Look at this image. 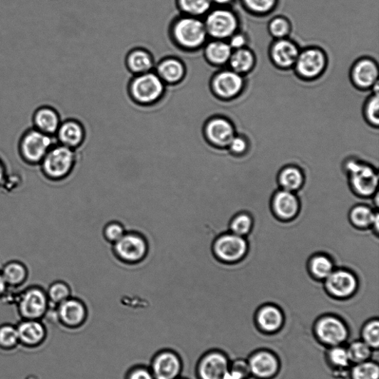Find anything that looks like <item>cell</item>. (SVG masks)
<instances>
[{
  "instance_id": "7a4b0ae2",
  "label": "cell",
  "mask_w": 379,
  "mask_h": 379,
  "mask_svg": "<svg viewBox=\"0 0 379 379\" xmlns=\"http://www.w3.org/2000/svg\"><path fill=\"white\" fill-rule=\"evenodd\" d=\"M77 163L76 150L58 144L51 147L41 165L47 178L61 181L72 175Z\"/></svg>"
},
{
  "instance_id": "60d3db41",
  "label": "cell",
  "mask_w": 379,
  "mask_h": 379,
  "mask_svg": "<svg viewBox=\"0 0 379 379\" xmlns=\"http://www.w3.org/2000/svg\"><path fill=\"white\" fill-rule=\"evenodd\" d=\"M363 341L373 350L379 346V322L377 318L372 319L365 325L362 331Z\"/></svg>"
},
{
  "instance_id": "6da1fadb",
  "label": "cell",
  "mask_w": 379,
  "mask_h": 379,
  "mask_svg": "<svg viewBox=\"0 0 379 379\" xmlns=\"http://www.w3.org/2000/svg\"><path fill=\"white\" fill-rule=\"evenodd\" d=\"M349 186L357 197L368 199L378 192V172L372 164L348 158L343 165Z\"/></svg>"
},
{
  "instance_id": "8992f818",
  "label": "cell",
  "mask_w": 379,
  "mask_h": 379,
  "mask_svg": "<svg viewBox=\"0 0 379 379\" xmlns=\"http://www.w3.org/2000/svg\"><path fill=\"white\" fill-rule=\"evenodd\" d=\"M173 33L178 45L186 49H196L202 46L207 36L204 24L194 16L181 18L175 25Z\"/></svg>"
},
{
  "instance_id": "f1b7e54d",
  "label": "cell",
  "mask_w": 379,
  "mask_h": 379,
  "mask_svg": "<svg viewBox=\"0 0 379 379\" xmlns=\"http://www.w3.org/2000/svg\"><path fill=\"white\" fill-rule=\"evenodd\" d=\"M16 330L19 340L28 346L40 343L45 336V329L43 325L32 319L22 322Z\"/></svg>"
},
{
  "instance_id": "277c9868",
  "label": "cell",
  "mask_w": 379,
  "mask_h": 379,
  "mask_svg": "<svg viewBox=\"0 0 379 379\" xmlns=\"http://www.w3.org/2000/svg\"><path fill=\"white\" fill-rule=\"evenodd\" d=\"M112 250L120 261L135 264L147 257L149 245L147 238L142 233L127 231L119 241L112 244Z\"/></svg>"
},
{
  "instance_id": "d6a6232c",
  "label": "cell",
  "mask_w": 379,
  "mask_h": 379,
  "mask_svg": "<svg viewBox=\"0 0 379 379\" xmlns=\"http://www.w3.org/2000/svg\"><path fill=\"white\" fill-rule=\"evenodd\" d=\"M254 219L249 212H241L235 214L229 222V232L236 235L247 237L252 232Z\"/></svg>"
},
{
  "instance_id": "4316f807",
  "label": "cell",
  "mask_w": 379,
  "mask_h": 379,
  "mask_svg": "<svg viewBox=\"0 0 379 379\" xmlns=\"http://www.w3.org/2000/svg\"><path fill=\"white\" fill-rule=\"evenodd\" d=\"M334 258L326 253L313 255L308 263V269L316 280L324 281L336 269Z\"/></svg>"
},
{
  "instance_id": "836d02e7",
  "label": "cell",
  "mask_w": 379,
  "mask_h": 379,
  "mask_svg": "<svg viewBox=\"0 0 379 379\" xmlns=\"http://www.w3.org/2000/svg\"><path fill=\"white\" fill-rule=\"evenodd\" d=\"M232 71L243 74L250 71L255 63V58L253 53L245 48H241L233 51L230 61Z\"/></svg>"
},
{
  "instance_id": "db71d44e",
  "label": "cell",
  "mask_w": 379,
  "mask_h": 379,
  "mask_svg": "<svg viewBox=\"0 0 379 379\" xmlns=\"http://www.w3.org/2000/svg\"><path fill=\"white\" fill-rule=\"evenodd\" d=\"M177 379H187V378H182L181 376L180 378H178Z\"/></svg>"
},
{
  "instance_id": "d4e9b609",
  "label": "cell",
  "mask_w": 379,
  "mask_h": 379,
  "mask_svg": "<svg viewBox=\"0 0 379 379\" xmlns=\"http://www.w3.org/2000/svg\"><path fill=\"white\" fill-rule=\"evenodd\" d=\"M378 68L372 61L363 60L358 62L352 71V79L357 87L368 88L378 83Z\"/></svg>"
},
{
  "instance_id": "83f0119b",
  "label": "cell",
  "mask_w": 379,
  "mask_h": 379,
  "mask_svg": "<svg viewBox=\"0 0 379 379\" xmlns=\"http://www.w3.org/2000/svg\"><path fill=\"white\" fill-rule=\"evenodd\" d=\"M185 68L183 63L174 58L166 59L157 68V75L160 79L169 84H176L185 77Z\"/></svg>"
},
{
  "instance_id": "1f68e13d",
  "label": "cell",
  "mask_w": 379,
  "mask_h": 379,
  "mask_svg": "<svg viewBox=\"0 0 379 379\" xmlns=\"http://www.w3.org/2000/svg\"><path fill=\"white\" fill-rule=\"evenodd\" d=\"M128 68L137 75L150 72L154 66L152 56L145 50L137 49L131 51L127 59Z\"/></svg>"
},
{
  "instance_id": "30bf717a",
  "label": "cell",
  "mask_w": 379,
  "mask_h": 379,
  "mask_svg": "<svg viewBox=\"0 0 379 379\" xmlns=\"http://www.w3.org/2000/svg\"><path fill=\"white\" fill-rule=\"evenodd\" d=\"M204 24L207 35L218 41L232 37L238 28L236 15L231 11L224 9L212 11L207 15Z\"/></svg>"
},
{
  "instance_id": "4fadbf2b",
  "label": "cell",
  "mask_w": 379,
  "mask_h": 379,
  "mask_svg": "<svg viewBox=\"0 0 379 379\" xmlns=\"http://www.w3.org/2000/svg\"><path fill=\"white\" fill-rule=\"evenodd\" d=\"M271 209L276 219L282 222L295 219L301 210L300 199L296 193L279 188L271 199Z\"/></svg>"
},
{
  "instance_id": "5bb4252c",
  "label": "cell",
  "mask_w": 379,
  "mask_h": 379,
  "mask_svg": "<svg viewBox=\"0 0 379 379\" xmlns=\"http://www.w3.org/2000/svg\"><path fill=\"white\" fill-rule=\"evenodd\" d=\"M48 304L46 293L41 288L33 287L22 294L19 301V310L24 317L36 319L46 313Z\"/></svg>"
},
{
  "instance_id": "f35d334b",
  "label": "cell",
  "mask_w": 379,
  "mask_h": 379,
  "mask_svg": "<svg viewBox=\"0 0 379 379\" xmlns=\"http://www.w3.org/2000/svg\"><path fill=\"white\" fill-rule=\"evenodd\" d=\"M127 232L125 225L118 220H111L106 217V221L103 227V236L110 244H113L119 241Z\"/></svg>"
},
{
  "instance_id": "f5cc1de1",
  "label": "cell",
  "mask_w": 379,
  "mask_h": 379,
  "mask_svg": "<svg viewBox=\"0 0 379 379\" xmlns=\"http://www.w3.org/2000/svg\"><path fill=\"white\" fill-rule=\"evenodd\" d=\"M212 2L219 5H225L232 2V0H212Z\"/></svg>"
},
{
  "instance_id": "bcb514c9",
  "label": "cell",
  "mask_w": 379,
  "mask_h": 379,
  "mask_svg": "<svg viewBox=\"0 0 379 379\" xmlns=\"http://www.w3.org/2000/svg\"><path fill=\"white\" fill-rule=\"evenodd\" d=\"M227 147L233 156L240 157L248 152L249 142L242 137L235 136Z\"/></svg>"
},
{
  "instance_id": "7bdbcfd3",
  "label": "cell",
  "mask_w": 379,
  "mask_h": 379,
  "mask_svg": "<svg viewBox=\"0 0 379 379\" xmlns=\"http://www.w3.org/2000/svg\"><path fill=\"white\" fill-rule=\"evenodd\" d=\"M18 341L17 330L14 327L5 326L0 328V346L5 348L14 347Z\"/></svg>"
},
{
  "instance_id": "9c48e42d",
  "label": "cell",
  "mask_w": 379,
  "mask_h": 379,
  "mask_svg": "<svg viewBox=\"0 0 379 379\" xmlns=\"http://www.w3.org/2000/svg\"><path fill=\"white\" fill-rule=\"evenodd\" d=\"M319 342L329 347L343 346L349 336L348 328L340 318L328 315L321 317L314 326Z\"/></svg>"
},
{
  "instance_id": "d6986e66",
  "label": "cell",
  "mask_w": 379,
  "mask_h": 379,
  "mask_svg": "<svg viewBox=\"0 0 379 379\" xmlns=\"http://www.w3.org/2000/svg\"><path fill=\"white\" fill-rule=\"evenodd\" d=\"M244 80L242 75L234 71H224L217 73L213 81L212 88L217 97L232 99L242 90Z\"/></svg>"
},
{
  "instance_id": "2e32d148",
  "label": "cell",
  "mask_w": 379,
  "mask_h": 379,
  "mask_svg": "<svg viewBox=\"0 0 379 379\" xmlns=\"http://www.w3.org/2000/svg\"><path fill=\"white\" fill-rule=\"evenodd\" d=\"M295 65L298 73L303 78L313 79L325 70L326 56L320 50L307 49L299 53Z\"/></svg>"
},
{
  "instance_id": "d590c367",
  "label": "cell",
  "mask_w": 379,
  "mask_h": 379,
  "mask_svg": "<svg viewBox=\"0 0 379 379\" xmlns=\"http://www.w3.org/2000/svg\"><path fill=\"white\" fill-rule=\"evenodd\" d=\"M327 358L330 365L338 371L345 370L351 363L347 348L343 346L331 347Z\"/></svg>"
},
{
  "instance_id": "ba28073f",
  "label": "cell",
  "mask_w": 379,
  "mask_h": 379,
  "mask_svg": "<svg viewBox=\"0 0 379 379\" xmlns=\"http://www.w3.org/2000/svg\"><path fill=\"white\" fill-rule=\"evenodd\" d=\"M359 279L353 270L335 269L324 281V289L332 298L346 300L353 296L358 290Z\"/></svg>"
},
{
  "instance_id": "603a6c76",
  "label": "cell",
  "mask_w": 379,
  "mask_h": 379,
  "mask_svg": "<svg viewBox=\"0 0 379 379\" xmlns=\"http://www.w3.org/2000/svg\"><path fill=\"white\" fill-rule=\"evenodd\" d=\"M306 180L305 170L295 164L284 166L277 175L279 188L293 193L298 192L304 187Z\"/></svg>"
},
{
  "instance_id": "ee69618b",
  "label": "cell",
  "mask_w": 379,
  "mask_h": 379,
  "mask_svg": "<svg viewBox=\"0 0 379 379\" xmlns=\"http://www.w3.org/2000/svg\"><path fill=\"white\" fill-rule=\"evenodd\" d=\"M250 375L248 363L238 360L232 365H231L225 379H249Z\"/></svg>"
},
{
  "instance_id": "4dcf8cb0",
  "label": "cell",
  "mask_w": 379,
  "mask_h": 379,
  "mask_svg": "<svg viewBox=\"0 0 379 379\" xmlns=\"http://www.w3.org/2000/svg\"><path fill=\"white\" fill-rule=\"evenodd\" d=\"M1 274L8 286L18 287L27 279L28 272L21 261H12L4 265Z\"/></svg>"
},
{
  "instance_id": "8fae6325",
  "label": "cell",
  "mask_w": 379,
  "mask_h": 379,
  "mask_svg": "<svg viewBox=\"0 0 379 379\" xmlns=\"http://www.w3.org/2000/svg\"><path fill=\"white\" fill-rule=\"evenodd\" d=\"M150 369L155 379H177L181 376L183 363L175 351L163 350L154 356Z\"/></svg>"
},
{
  "instance_id": "e0dca14e",
  "label": "cell",
  "mask_w": 379,
  "mask_h": 379,
  "mask_svg": "<svg viewBox=\"0 0 379 379\" xmlns=\"http://www.w3.org/2000/svg\"><path fill=\"white\" fill-rule=\"evenodd\" d=\"M204 134L210 145L220 149L229 147L236 136L232 124L223 118H214L207 122Z\"/></svg>"
},
{
  "instance_id": "f907efd6",
  "label": "cell",
  "mask_w": 379,
  "mask_h": 379,
  "mask_svg": "<svg viewBox=\"0 0 379 379\" xmlns=\"http://www.w3.org/2000/svg\"><path fill=\"white\" fill-rule=\"evenodd\" d=\"M7 288V284L1 274V271H0V296H2L5 294Z\"/></svg>"
},
{
  "instance_id": "5b68a950",
  "label": "cell",
  "mask_w": 379,
  "mask_h": 379,
  "mask_svg": "<svg viewBox=\"0 0 379 379\" xmlns=\"http://www.w3.org/2000/svg\"><path fill=\"white\" fill-rule=\"evenodd\" d=\"M53 137L33 128L24 133L19 145L20 154L28 164H41L53 145Z\"/></svg>"
},
{
  "instance_id": "e575fe53",
  "label": "cell",
  "mask_w": 379,
  "mask_h": 379,
  "mask_svg": "<svg viewBox=\"0 0 379 379\" xmlns=\"http://www.w3.org/2000/svg\"><path fill=\"white\" fill-rule=\"evenodd\" d=\"M46 294L48 300L53 304L59 306L62 302L72 296V289L68 282L59 280L51 284Z\"/></svg>"
},
{
  "instance_id": "44dd1931",
  "label": "cell",
  "mask_w": 379,
  "mask_h": 379,
  "mask_svg": "<svg viewBox=\"0 0 379 379\" xmlns=\"http://www.w3.org/2000/svg\"><path fill=\"white\" fill-rule=\"evenodd\" d=\"M256 321L262 332L274 333L282 328L284 317L283 312L278 306L269 304L259 309L256 315Z\"/></svg>"
},
{
  "instance_id": "ac0fdd59",
  "label": "cell",
  "mask_w": 379,
  "mask_h": 379,
  "mask_svg": "<svg viewBox=\"0 0 379 379\" xmlns=\"http://www.w3.org/2000/svg\"><path fill=\"white\" fill-rule=\"evenodd\" d=\"M250 373L258 379H271L279 372V359L268 351H259L254 353L248 362Z\"/></svg>"
},
{
  "instance_id": "816d5d0a",
  "label": "cell",
  "mask_w": 379,
  "mask_h": 379,
  "mask_svg": "<svg viewBox=\"0 0 379 379\" xmlns=\"http://www.w3.org/2000/svg\"><path fill=\"white\" fill-rule=\"evenodd\" d=\"M5 178H6L5 167L3 162L0 161V185H1L4 182Z\"/></svg>"
},
{
  "instance_id": "cb8c5ba5",
  "label": "cell",
  "mask_w": 379,
  "mask_h": 379,
  "mask_svg": "<svg viewBox=\"0 0 379 379\" xmlns=\"http://www.w3.org/2000/svg\"><path fill=\"white\" fill-rule=\"evenodd\" d=\"M271 58L274 63L282 68H288L296 64L299 51L292 42L280 39L272 46Z\"/></svg>"
},
{
  "instance_id": "7dc6e473",
  "label": "cell",
  "mask_w": 379,
  "mask_h": 379,
  "mask_svg": "<svg viewBox=\"0 0 379 379\" xmlns=\"http://www.w3.org/2000/svg\"><path fill=\"white\" fill-rule=\"evenodd\" d=\"M378 93L370 99L366 106V116L369 123L374 125H378L379 121V101Z\"/></svg>"
},
{
  "instance_id": "8d00e7d4",
  "label": "cell",
  "mask_w": 379,
  "mask_h": 379,
  "mask_svg": "<svg viewBox=\"0 0 379 379\" xmlns=\"http://www.w3.org/2000/svg\"><path fill=\"white\" fill-rule=\"evenodd\" d=\"M180 7L190 16L197 17L210 10L212 0H179Z\"/></svg>"
},
{
  "instance_id": "ffe728a7",
  "label": "cell",
  "mask_w": 379,
  "mask_h": 379,
  "mask_svg": "<svg viewBox=\"0 0 379 379\" xmlns=\"http://www.w3.org/2000/svg\"><path fill=\"white\" fill-rule=\"evenodd\" d=\"M55 135L59 144L75 150L83 145L85 133L79 122L69 120L61 123Z\"/></svg>"
},
{
  "instance_id": "3957f363",
  "label": "cell",
  "mask_w": 379,
  "mask_h": 379,
  "mask_svg": "<svg viewBox=\"0 0 379 379\" xmlns=\"http://www.w3.org/2000/svg\"><path fill=\"white\" fill-rule=\"evenodd\" d=\"M249 250L247 237H242L229 232L218 235L212 244V252L217 259L225 264L242 261Z\"/></svg>"
},
{
  "instance_id": "7c38bea8",
  "label": "cell",
  "mask_w": 379,
  "mask_h": 379,
  "mask_svg": "<svg viewBox=\"0 0 379 379\" xmlns=\"http://www.w3.org/2000/svg\"><path fill=\"white\" fill-rule=\"evenodd\" d=\"M229 358L222 352L212 351L200 358L197 375L199 379H225L230 370Z\"/></svg>"
},
{
  "instance_id": "484cf974",
  "label": "cell",
  "mask_w": 379,
  "mask_h": 379,
  "mask_svg": "<svg viewBox=\"0 0 379 379\" xmlns=\"http://www.w3.org/2000/svg\"><path fill=\"white\" fill-rule=\"evenodd\" d=\"M378 211L366 203H358L351 207L349 212V221L355 229L360 231L370 230Z\"/></svg>"
},
{
  "instance_id": "c3c4849f",
  "label": "cell",
  "mask_w": 379,
  "mask_h": 379,
  "mask_svg": "<svg viewBox=\"0 0 379 379\" xmlns=\"http://www.w3.org/2000/svg\"><path fill=\"white\" fill-rule=\"evenodd\" d=\"M126 379H155L150 368L136 366L132 368L127 373Z\"/></svg>"
},
{
  "instance_id": "74e56055",
  "label": "cell",
  "mask_w": 379,
  "mask_h": 379,
  "mask_svg": "<svg viewBox=\"0 0 379 379\" xmlns=\"http://www.w3.org/2000/svg\"><path fill=\"white\" fill-rule=\"evenodd\" d=\"M347 350L351 363L355 365L368 361L373 353V349L363 340L352 343Z\"/></svg>"
},
{
  "instance_id": "7402d4cb",
  "label": "cell",
  "mask_w": 379,
  "mask_h": 379,
  "mask_svg": "<svg viewBox=\"0 0 379 379\" xmlns=\"http://www.w3.org/2000/svg\"><path fill=\"white\" fill-rule=\"evenodd\" d=\"M33 128L49 136H54L61 124V116L58 110L51 106L37 108L33 116Z\"/></svg>"
},
{
  "instance_id": "9a60e30c",
  "label": "cell",
  "mask_w": 379,
  "mask_h": 379,
  "mask_svg": "<svg viewBox=\"0 0 379 379\" xmlns=\"http://www.w3.org/2000/svg\"><path fill=\"white\" fill-rule=\"evenodd\" d=\"M58 314L63 325L76 328L85 323L88 310L82 299L71 296L58 306Z\"/></svg>"
},
{
  "instance_id": "f546056e",
  "label": "cell",
  "mask_w": 379,
  "mask_h": 379,
  "mask_svg": "<svg viewBox=\"0 0 379 379\" xmlns=\"http://www.w3.org/2000/svg\"><path fill=\"white\" fill-rule=\"evenodd\" d=\"M232 53L233 49L229 44L218 40L207 44L204 51L207 60L217 66L229 62Z\"/></svg>"
},
{
  "instance_id": "52a82bcc",
  "label": "cell",
  "mask_w": 379,
  "mask_h": 379,
  "mask_svg": "<svg viewBox=\"0 0 379 379\" xmlns=\"http://www.w3.org/2000/svg\"><path fill=\"white\" fill-rule=\"evenodd\" d=\"M164 90V82L157 73L150 71L137 75L130 85L132 98L142 105L157 102L162 98Z\"/></svg>"
},
{
  "instance_id": "ab89813d",
  "label": "cell",
  "mask_w": 379,
  "mask_h": 379,
  "mask_svg": "<svg viewBox=\"0 0 379 379\" xmlns=\"http://www.w3.org/2000/svg\"><path fill=\"white\" fill-rule=\"evenodd\" d=\"M351 375L352 379H378V365L370 360L355 364L351 371Z\"/></svg>"
},
{
  "instance_id": "681fc988",
  "label": "cell",
  "mask_w": 379,
  "mask_h": 379,
  "mask_svg": "<svg viewBox=\"0 0 379 379\" xmlns=\"http://www.w3.org/2000/svg\"><path fill=\"white\" fill-rule=\"evenodd\" d=\"M246 44V38L242 34H234L232 36L230 46L232 49L243 48Z\"/></svg>"
},
{
  "instance_id": "f6af8a7d",
  "label": "cell",
  "mask_w": 379,
  "mask_h": 379,
  "mask_svg": "<svg viewBox=\"0 0 379 379\" xmlns=\"http://www.w3.org/2000/svg\"><path fill=\"white\" fill-rule=\"evenodd\" d=\"M244 3L250 10L259 13H267L272 10L276 0H244Z\"/></svg>"
},
{
  "instance_id": "b9f144b4",
  "label": "cell",
  "mask_w": 379,
  "mask_h": 379,
  "mask_svg": "<svg viewBox=\"0 0 379 379\" xmlns=\"http://www.w3.org/2000/svg\"><path fill=\"white\" fill-rule=\"evenodd\" d=\"M271 34L278 38L284 39L291 31V25L289 22L284 18H276L271 21L269 26Z\"/></svg>"
}]
</instances>
